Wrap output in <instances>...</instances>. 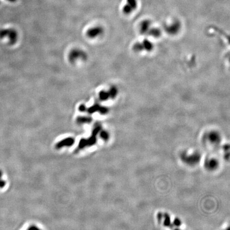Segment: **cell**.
<instances>
[{
  "label": "cell",
  "instance_id": "cell-1",
  "mask_svg": "<svg viewBox=\"0 0 230 230\" xmlns=\"http://www.w3.org/2000/svg\"><path fill=\"white\" fill-rule=\"evenodd\" d=\"M18 34L17 31L13 28L0 29V39H6L10 44H15L18 40Z\"/></svg>",
  "mask_w": 230,
  "mask_h": 230
},
{
  "label": "cell",
  "instance_id": "cell-2",
  "mask_svg": "<svg viewBox=\"0 0 230 230\" xmlns=\"http://www.w3.org/2000/svg\"><path fill=\"white\" fill-rule=\"evenodd\" d=\"M86 57L87 56L86 53L83 51L79 49H75L70 52V53H69V59L71 62H74L78 59L84 60L86 59Z\"/></svg>",
  "mask_w": 230,
  "mask_h": 230
},
{
  "label": "cell",
  "instance_id": "cell-3",
  "mask_svg": "<svg viewBox=\"0 0 230 230\" xmlns=\"http://www.w3.org/2000/svg\"><path fill=\"white\" fill-rule=\"evenodd\" d=\"M103 31V29L101 27H92L87 31L86 35L89 38H96L102 35Z\"/></svg>",
  "mask_w": 230,
  "mask_h": 230
},
{
  "label": "cell",
  "instance_id": "cell-4",
  "mask_svg": "<svg viewBox=\"0 0 230 230\" xmlns=\"http://www.w3.org/2000/svg\"><path fill=\"white\" fill-rule=\"evenodd\" d=\"M137 1L136 0H127L126 5L124 6L123 9L124 12L125 13H128L132 12L133 9L137 6Z\"/></svg>",
  "mask_w": 230,
  "mask_h": 230
},
{
  "label": "cell",
  "instance_id": "cell-5",
  "mask_svg": "<svg viewBox=\"0 0 230 230\" xmlns=\"http://www.w3.org/2000/svg\"><path fill=\"white\" fill-rule=\"evenodd\" d=\"M99 98L102 101L108 100L110 98L109 94L108 91L102 90L99 92Z\"/></svg>",
  "mask_w": 230,
  "mask_h": 230
},
{
  "label": "cell",
  "instance_id": "cell-6",
  "mask_svg": "<svg viewBox=\"0 0 230 230\" xmlns=\"http://www.w3.org/2000/svg\"><path fill=\"white\" fill-rule=\"evenodd\" d=\"M108 92L109 94L110 98H114L117 95L118 91H117V89L116 88V87L112 86V87H110V89L109 90V91H108Z\"/></svg>",
  "mask_w": 230,
  "mask_h": 230
},
{
  "label": "cell",
  "instance_id": "cell-7",
  "mask_svg": "<svg viewBox=\"0 0 230 230\" xmlns=\"http://www.w3.org/2000/svg\"><path fill=\"white\" fill-rule=\"evenodd\" d=\"M165 224L166 225H168L170 223V218L168 215H165Z\"/></svg>",
  "mask_w": 230,
  "mask_h": 230
},
{
  "label": "cell",
  "instance_id": "cell-8",
  "mask_svg": "<svg viewBox=\"0 0 230 230\" xmlns=\"http://www.w3.org/2000/svg\"><path fill=\"white\" fill-rule=\"evenodd\" d=\"M174 224L176 226H179L181 224V221L179 219H176L174 221Z\"/></svg>",
  "mask_w": 230,
  "mask_h": 230
},
{
  "label": "cell",
  "instance_id": "cell-9",
  "mask_svg": "<svg viewBox=\"0 0 230 230\" xmlns=\"http://www.w3.org/2000/svg\"><path fill=\"white\" fill-rule=\"evenodd\" d=\"M86 106H84V105H81V106L79 107V109H80V110L82 111H85V110H86Z\"/></svg>",
  "mask_w": 230,
  "mask_h": 230
}]
</instances>
